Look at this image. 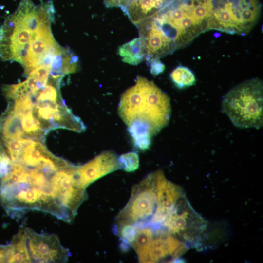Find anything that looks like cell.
I'll use <instances>...</instances> for the list:
<instances>
[{
  "label": "cell",
  "instance_id": "18",
  "mask_svg": "<svg viewBox=\"0 0 263 263\" xmlns=\"http://www.w3.org/2000/svg\"><path fill=\"white\" fill-rule=\"evenodd\" d=\"M142 226L136 224L116 225L115 231L121 240L120 247L127 251L131 246L138 229Z\"/></svg>",
  "mask_w": 263,
  "mask_h": 263
},
{
  "label": "cell",
  "instance_id": "7",
  "mask_svg": "<svg viewBox=\"0 0 263 263\" xmlns=\"http://www.w3.org/2000/svg\"><path fill=\"white\" fill-rule=\"evenodd\" d=\"M155 176L157 206L147 225L159 228L183 193L178 186L166 178L162 170L155 171Z\"/></svg>",
  "mask_w": 263,
  "mask_h": 263
},
{
  "label": "cell",
  "instance_id": "20",
  "mask_svg": "<svg viewBox=\"0 0 263 263\" xmlns=\"http://www.w3.org/2000/svg\"><path fill=\"white\" fill-rule=\"evenodd\" d=\"M121 169L126 172H132L136 170L139 165L138 153L135 151L124 153L118 157Z\"/></svg>",
  "mask_w": 263,
  "mask_h": 263
},
{
  "label": "cell",
  "instance_id": "21",
  "mask_svg": "<svg viewBox=\"0 0 263 263\" xmlns=\"http://www.w3.org/2000/svg\"><path fill=\"white\" fill-rule=\"evenodd\" d=\"M51 69V65H39L33 69L29 73V75L35 77L41 87H43L48 82Z\"/></svg>",
  "mask_w": 263,
  "mask_h": 263
},
{
  "label": "cell",
  "instance_id": "23",
  "mask_svg": "<svg viewBox=\"0 0 263 263\" xmlns=\"http://www.w3.org/2000/svg\"><path fill=\"white\" fill-rule=\"evenodd\" d=\"M8 245L0 244V263H7Z\"/></svg>",
  "mask_w": 263,
  "mask_h": 263
},
{
  "label": "cell",
  "instance_id": "8",
  "mask_svg": "<svg viewBox=\"0 0 263 263\" xmlns=\"http://www.w3.org/2000/svg\"><path fill=\"white\" fill-rule=\"evenodd\" d=\"M188 249L187 244L161 227L155 228L150 243L147 263L169 259L175 261Z\"/></svg>",
  "mask_w": 263,
  "mask_h": 263
},
{
  "label": "cell",
  "instance_id": "14",
  "mask_svg": "<svg viewBox=\"0 0 263 263\" xmlns=\"http://www.w3.org/2000/svg\"><path fill=\"white\" fill-rule=\"evenodd\" d=\"M155 228L150 225L141 226L138 230L131 246L135 250L140 263H147L148 250Z\"/></svg>",
  "mask_w": 263,
  "mask_h": 263
},
{
  "label": "cell",
  "instance_id": "17",
  "mask_svg": "<svg viewBox=\"0 0 263 263\" xmlns=\"http://www.w3.org/2000/svg\"><path fill=\"white\" fill-rule=\"evenodd\" d=\"M170 77L175 86L179 89H185L195 83L196 79L192 71L187 67L179 66L170 73Z\"/></svg>",
  "mask_w": 263,
  "mask_h": 263
},
{
  "label": "cell",
  "instance_id": "12",
  "mask_svg": "<svg viewBox=\"0 0 263 263\" xmlns=\"http://www.w3.org/2000/svg\"><path fill=\"white\" fill-rule=\"evenodd\" d=\"M7 263H31L26 244L25 228L19 229L8 245Z\"/></svg>",
  "mask_w": 263,
  "mask_h": 263
},
{
  "label": "cell",
  "instance_id": "5",
  "mask_svg": "<svg viewBox=\"0 0 263 263\" xmlns=\"http://www.w3.org/2000/svg\"><path fill=\"white\" fill-rule=\"evenodd\" d=\"M51 181L53 196L63 214L64 221L71 222L87 196L86 188L78 181L75 166L71 164L57 170L52 175Z\"/></svg>",
  "mask_w": 263,
  "mask_h": 263
},
{
  "label": "cell",
  "instance_id": "3",
  "mask_svg": "<svg viewBox=\"0 0 263 263\" xmlns=\"http://www.w3.org/2000/svg\"><path fill=\"white\" fill-rule=\"evenodd\" d=\"M156 206V176L154 172L132 187L129 201L116 217V224L146 225L151 219Z\"/></svg>",
  "mask_w": 263,
  "mask_h": 263
},
{
  "label": "cell",
  "instance_id": "6",
  "mask_svg": "<svg viewBox=\"0 0 263 263\" xmlns=\"http://www.w3.org/2000/svg\"><path fill=\"white\" fill-rule=\"evenodd\" d=\"M26 244L31 263H64L68 261L69 250L54 234H38L25 228Z\"/></svg>",
  "mask_w": 263,
  "mask_h": 263
},
{
  "label": "cell",
  "instance_id": "10",
  "mask_svg": "<svg viewBox=\"0 0 263 263\" xmlns=\"http://www.w3.org/2000/svg\"><path fill=\"white\" fill-rule=\"evenodd\" d=\"M60 47L57 44L49 26H41L33 32L27 55L22 63L25 72L29 73L40 65L43 57L48 54L56 52Z\"/></svg>",
  "mask_w": 263,
  "mask_h": 263
},
{
  "label": "cell",
  "instance_id": "4",
  "mask_svg": "<svg viewBox=\"0 0 263 263\" xmlns=\"http://www.w3.org/2000/svg\"><path fill=\"white\" fill-rule=\"evenodd\" d=\"M160 226L187 245L189 244L198 246L207 224L192 208L183 195Z\"/></svg>",
  "mask_w": 263,
  "mask_h": 263
},
{
  "label": "cell",
  "instance_id": "2",
  "mask_svg": "<svg viewBox=\"0 0 263 263\" xmlns=\"http://www.w3.org/2000/svg\"><path fill=\"white\" fill-rule=\"evenodd\" d=\"M222 108L237 127H261L263 121L262 82L253 78L238 85L225 95Z\"/></svg>",
  "mask_w": 263,
  "mask_h": 263
},
{
  "label": "cell",
  "instance_id": "16",
  "mask_svg": "<svg viewBox=\"0 0 263 263\" xmlns=\"http://www.w3.org/2000/svg\"><path fill=\"white\" fill-rule=\"evenodd\" d=\"M20 116L21 127L25 137L39 140L45 134L46 132L43 129L40 122L35 115L33 110Z\"/></svg>",
  "mask_w": 263,
  "mask_h": 263
},
{
  "label": "cell",
  "instance_id": "9",
  "mask_svg": "<svg viewBox=\"0 0 263 263\" xmlns=\"http://www.w3.org/2000/svg\"><path fill=\"white\" fill-rule=\"evenodd\" d=\"M119 169L121 168L117 155L107 150L82 165L75 166V172L79 184L86 188L95 180Z\"/></svg>",
  "mask_w": 263,
  "mask_h": 263
},
{
  "label": "cell",
  "instance_id": "24",
  "mask_svg": "<svg viewBox=\"0 0 263 263\" xmlns=\"http://www.w3.org/2000/svg\"><path fill=\"white\" fill-rule=\"evenodd\" d=\"M108 7H118V0H103Z\"/></svg>",
  "mask_w": 263,
  "mask_h": 263
},
{
  "label": "cell",
  "instance_id": "1",
  "mask_svg": "<svg viewBox=\"0 0 263 263\" xmlns=\"http://www.w3.org/2000/svg\"><path fill=\"white\" fill-rule=\"evenodd\" d=\"M118 112L127 126L135 121L142 122L153 136L169 122L170 99L152 81L139 76L135 85L122 95Z\"/></svg>",
  "mask_w": 263,
  "mask_h": 263
},
{
  "label": "cell",
  "instance_id": "11",
  "mask_svg": "<svg viewBox=\"0 0 263 263\" xmlns=\"http://www.w3.org/2000/svg\"><path fill=\"white\" fill-rule=\"evenodd\" d=\"M171 0H129L122 10L137 25L158 12Z\"/></svg>",
  "mask_w": 263,
  "mask_h": 263
},
{
  "label": "cell",
  "instance_id": "15",
  "mask_svg": "<svg viewBox=\"0 0 263 263\" xmlns=\"http://www.w3.org/2000/svg\"><path fill=\"white\" fill-rule=\"evenodd\" d=\"M127 126L134 147L141 150L148 149L151 145L152 136L148 126L138 121H133Z\"/></svg>",
  "mask_w": 263,
  "mask_h": 263
},
{
  "label": "cell",
  "instance_id": "19",
  "mask_svg": "<svg viewBox=\"0 0 263 263\" xmlns=\"http://www.w3.org/2000/svg\"><path fill=\"white\" fill-rule=\"evenodd\" d=\"M57 85L53 83L46 84L34 96L36 97V101L61 103L62 100L57 89Z\"/></svg>",
  "mask_w": 263,
  "mask_h": 263
},
{
  "label": "cell",
  "instance_id": "13",
  "mask_svg": "<svg viewBox=\"0 0 263 263\" xmlns=\"http://www.w3.org/2000/svg\"><path fill=\"white\" fill-rule=\"evenodd\" d=\"M118 53L124 62L133 65L141 63L145 57L144 46L140 37L120 46Z\"/></svg>",
  "mask_w": 263,
  "mask_h": 263
},
{
  "label": "cell",
  "instance_id": "25",
  "mask_svg": "<svg viewBox=\"0 0 263 263\" xmlns=\"http://www.w3.org/2000/svg\"><path fill=\"white\" fill-rule=\"evenodd\" d=\"M221 36V34L219 33H215L214 34V36L215 37V38H218L220 36Z\"/></svg>",
  "mask_w": 263,
  "mask_h": 263
},
{
  "label": "cell",
  "instance_id": "22",
  "mask_svg": "<svg viewBox=\"0 0 263 263\" xmlns=\"http://www.w3.org/2000/svg\"><path fill=\"white\" fill-rule=\"evenodd\" d=\"M148 62L150 65V72L154 76L160 74L165 70L164 64L159 58H152Z\"/></svg>",
  "mask_w": 263,
  "mask_h": 263
}]
</instances>
